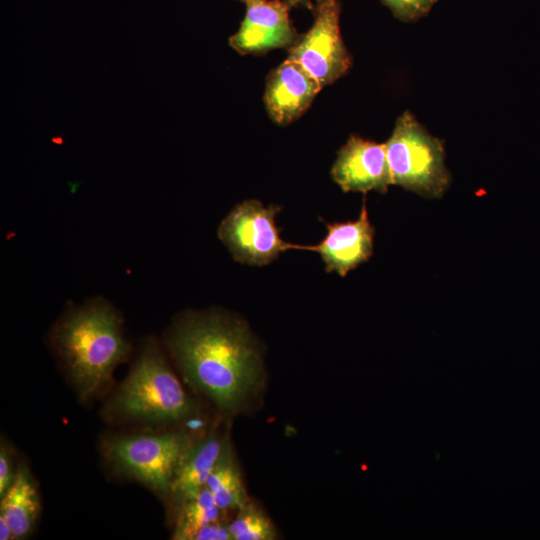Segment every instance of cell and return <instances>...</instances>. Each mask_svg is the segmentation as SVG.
<instances>
[{
    "label": "cell",
    "instance_id": "19",
    "mask_svg": "<svg viewBox=\"0 0 540 540\" xmlns=\"http://www.w3.org/2000/svg\"><path fill=\"white\" fill-rule=\"evenodd\" d=\"M231 539L229 524L221 521L208 524L201 528L194 540H228Z\"/></svg>",
    "mask_w": 540,
    "mask_h": 540
},
{
    "label": "cell",
    "instance_id": "3",
    "mask_svg": "<svg viewBox=\"0 0 540 540\" xmlns=\"http://www.w3.org/2000/svg\"><path fill=\"white\" fill-rule=\"evenodd\" d=\"M195 411L159 346L148 340L103 415L115 423L157 427L184 421Z\"/></svg>",
    "mask_w": 540,
    "mask_h": 540
},
{
    "label": "cell",
    "instance_id": "7",
    "mask_svg": "<svg viewBox=\"0 0 540 540\" xmlns=\"http://www.w3.org/2000/svg\"><path fill=\"white\" fill-rule=\"evenodd\" d=\"M340 12L337 0L316 4L313 24L289 48L287 58L297 62L322 88L343 76L352 62L340 31Z\"/></svg>",
    "mask_w": 540,
    "mask_h": 540
},
{
    "label": "cell",
    "instance_id": "20",
    "mask_svg": "<svg viewBox=\"0 0 540 540\" xmlns=\"http://www.w3.org/2000/svg\"><path fill=\"white\" fill-rule=\"evenodd\" d=\"M0 539L9 540L14 539L13 532L8 522L0 516Z\"/></svg>",
    "mask_w": 540,
    "mask_h": 540
},
{
    "label": "cell",
    "instance_id": "14",
    "mask_svg": "<svg viewBox=\"0 0 540 540\" xmlns=\"http://www.w3.org/2000/svg\"><path fill=\"white\" fill-rule=\"evenodd\" d=\"M205 487L223 511L239 510L247 503L241 472L228 439L224 441Z\"/></svg>",
    "mask_w": 540,
    "mask_h": 540
},
{
    "label": "cell",
    "instance_id": "5",
    "mask_svg": "<svg viewBox=\"0 0 540 540\" xmlns=\"http://www.w3.org/2000/svg\"><path fill=\"white\" fill-rule=\"evenodd\" d=\"M192 443L187 433L172 430L115 435L106 438L101 447L117 472L167 498L175 470Z\"/></svg>",
    "mask_w": 540,
    "mask_h": 540
},
{
    "label": "cell",
    "instance_id": "8",
    "mask_svg": "<svg viewBox=\"0 0 540 540\" xmlns=\"http://www.w3.org/2000/svg\"><path fill=\"white\" fill-rule=\"evenodd\" d=\"M246 12L229 45L240 54H261L291 47L298 39L290 7L277 0H246Z\"/></svg>",
    "mask_w": 540,
    "mask_h": 540
},
{
    "label": "cell",
    "instance_id": "10",
    "mask_svg": "<svg viewBox=\"0 0 540 540\" xmlns=\"http://www.w3.org/2000/svg\"><path fill=\"white\" fill-rule=\"evenodd\" d=\"M327 234L316 245H297L298 250L317 252L326 272L347 273L368 261L374 249V227L371 225L365 201L354 221L325 223Z\"/></svg>",
    "mask_w": 540,
    "mask_h": 540
},
{
    "label": "cell",
    "instance_id": "22",
    "mask_svg": "<svg viewBox=\"0 0 540 540\" xmlns=\"http://www.w3.org/2000/svg\"><path fill=\"white\" fill-rule=\"evenodd\" d=\"M323 1H325V0H315L316 4L321 3Z\"/></svg>",
    "mask_w": 540,
    "mask_h": 540
},
{
    "label": "cell",
    "instance_id": "4",
    "mask_svg": "<svg viewBox=\"0 0 540 540\" xmlns=\"http://www.w3.org/2000/svg\"><path fill=\"white\" fill-rule=\"evenodd\" d=\"M391 184L426 198H439L450 184L442 142L405 111L385 143Z\"/></svg>",
    "mask_w": 540,
    "mask_h": 540
},
{
    "label": "cell",
    "instance_id": "15",
    "mask_svg": "<svg viewBox=\"0 0 540 540\" xmlns=\"http://www.w3.org/2000/svg\"><path fill=\"white\" fill-rule=\"evenodd\" d=\"M176 510L175 528L172 534L173 539L176 540H194L201 528L221 521L223 512L206 487Z\"/></svg>",
    "mask_w": 540,
    "mask_h": 540
},
{
    "label": "cell",
    "instance_id": "21",
    "mask_svg": "<svg viewBox=\"0 0 540 540\" xmlns=\"http://www.w3.org/2000/svg\"><path fill=\"white\" fill-rule=\"evenodd\" d=\"M277 1L285 3L290 8L293 6L302 5L308 2V0H277Z\"/></svg>",
    "mask_w": 540,
    "mask_h": 540
},
{
    "label": "cell",
    "instance_id": "9",
    "mask_svg": "<svg viewBox=\"0 0 540 540\" xmlns=\"http://www.w3.org/2000/svg\"><path fill=\"white\" fill-rule=\"evenodd\" d=\"M331 176L344 192L386 193L391 176L385 143L351 136L339 149Z\"/></svg>",
    "mask_w": 540,
    "mask_h": 540
},
{
    "label": "cell",
    "instance_id": "2",
    "mask_svg": "<svg viewBox=\"0 0 540 540\" xmlns=\"http://www.w3.org/2000/svg\"><path fill=\"white\" fill-rule=\"evenodd\" d=\"M121 324L116 310L97 299L69 311L52 329L53 349L83 401L110 385L114 369L129 354Z\"/></svg>",
    "mask_w": 540,
    "mask_h": 540
},
{
    "label": "cell",
    "instance_id": "6",
    "mask_svg": "<svg viewBox=\"0 0 540 540\" xmlns=\"http://www.w3.org/2000/svg\"><path fill=\"white\" fill-rule=\"evenodd\" d=\"M281 208L264 206L255 199L236 205L223 219L219 228V239L227 247L234 260L251 266H264L296 244L284 241L276 225V216Z\"/></svg>",
    "mask_w": 540,
    "mask_h": 540
},
{
    "label": "cell",
    "instance_id": "1",
    "mask_svg": "<svg viewBox=\"0 0 540 540\" xmlns=\"http://www.w3.org/2000/svg\"><path fill=\"white\" fill-rule=\"evenodd\" d=\"M166 343L185 381L223 413H238L261 384L257 345L245 324L226 314H184Z\"/></svg>",
    "mask_w": 540,
    "mask_h": 540
},
{
    "label": "cell",
    "instance_id": "17",
    "mask_svg": "<svg viewBox=\"0 0 540 540\" xmlns=\"http://www.w3.org/2000/svg\"><path fill=\"white\" fill-rule=\"evenodd\" d=\"M393 16L403 22H415L426 16L438 0H380Z\"/></svg>",
    "mask_w": 540,
    "mask_h": 540
},
{
    "label": "cell",
    "instance_id": "23",
    "mask_svg": "<svg viewBox=\"0 0 540 540\" xmlns=\"http://www.w3.org/2000/svg\"><path fill=\"white\" fill-rule=\"evenodd\" d=\"M240 1H243V2H245L246 0H240Z\"/></svg>",
    "mask_w": 540,
    "mask_h": 540
},
{
    "label": "cell",
    "instance_id": "12",
    "mask_svg": "<svg viewBox=\"0 0 540 540\" xmlns=\"http://www.w3.org/2000/svg\"><path fill=\"white\" fill-rule=\"evenodd\" d=\"M224 441L218 433L211 431L186 450L175 470L167 495L176 509L205 487Z\"/></svg>",
    "mask_w": 540,
    "mask_h": 540
},
{
    "label": "cell",
    "instance_id": "18",
    "mask_svg": "<svg viewBox=\"0 0 540 540\" xmlns=\"http://www.w3.org/2000/svg\"><path fill=\"white\" fill-rule=\"evenodd\" d=\"M17 467L11 447L2 439L0 444V498L13 483Z\"/></svg>",
    "mask_w": 540,
    "mask_h": 540
},
{
    "label": "cell",
    "instance_id": "11",
    "mask_svg": "<svg viewBox=\"0 0 540 540\" xmlns=\"http://www.w3.org/2000/svg\"><path fill=\"white\" fill-rule=\"evenodd\" d=\"M321 89L304 68L287 58L268 75L264 104L275 123L287 125L304 114Z\"/></svg>",
    "mask_w": 540,
    "mask_h": 540
},
{
    "label": "cell",
    "instance_id": "13",
    "mask_svg": "<svg viewBox=\"0 0 540 540\" xmlns=\"http://www.w3.org/2000/svg\"><path fill=\"white\" fill-rule=\"evenodd\" d=\"M0 499V516L10 525L14 539L28 536L40 513V497L26 465L19 463L13 483Z\"/></svg>",
    "mask_w": 540,
    "mask_h": 540
},
{
    "label": "cell",
    "instance_id": "16",
    "mask_svg": "<svg viewBox=\"0 0 540 540\" xmlns=\"http://www.w3.org/2000/svg\"><path fill=\"white\" fill-rule=\"evenodd\" d=\"M237 516L229 524L233 540H273L277 533L267 515L255 504L247 503L237 510Z\"/></svg>",
    "mask_w": 540,
    "mask_h": 540
}]
</instances>
